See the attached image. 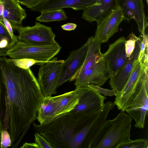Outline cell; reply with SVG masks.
<instances>
[{"mask_svg": "<svg viewBox=\"0 0 148 148\" xmlns=\"http://www.w3.org/2000/svg\"><path fill=\"white\" fill-rule=\"evenodd\" d=\"M0 75L5 90L2 130L9 134L11 147L16 148L36 119L44 97L30 68H19L6 56H1Z\"/></svg>", "mask_w": 148, "mask_h": 148, "instance_id": "cell-1", "label": "cell"}, {"mask_svg": "<svg viewBox=\"0 0 148 148\" xmlns=\"http://www.w3.org/2000/svg\"><path fill=\"white\" fill-rule=\"evenodd\" d=\"M89 115L68 112L46 124L34 123L33 126L52 148H80L82 130Z\"/></svg>", "mask_w": 148, "mask_h": 148, "instance_id": "cell-2", "label": "cell"}, {"mask_svg": "<svg viewBox=\"0 0 148 148\" xmlns=\"http://www.w3.org/2000/svg\"><path fill=\"white\" fill-rule=\"evenodd\" d=\"M132 118L121 110L112 120H105L90 148H119L130 140Z\"/></svg>", "mask_w": 148, "mask_h": 148, "instance_id": "cell-3", "label": "cell"}, {"mask_svg": "<svg viewBox=\"0 0 148 148\" xmlns=\"http://www.w3.org/2000/svg\"><path fill=\"white\" fill-rule=\"evenodd\" d=\"M61 49L56 41L49 45L36 46L26 45L18 40L7 50V54L12 59L28 58L45 62L54 58Z\"/></svg>", "mask_w": 148, "mask_h": 148, "instance_id": "cell-4", "label": "cell"}, {"mask_svg": "<svg viewBox=\"0 0 148 148\" xmlns=\"http://www.w3.org/2000/svg\"><path fill=\"white\" fill-rule=\"evenodd\" d=\"M148 66L138 60L124 87L116 93L114 102L119 110L125 111L139 92Z\"/></svg>", "mask_w": 148, "mask_h": 148, "instance_id": "cell-5", "label": "cell"}, {"mask_svg": "<svg viewBox=\"0 0 148 148\" xmlns=\"http://www.w3.org/2000/svg\"><path fill=\"white\" fill-rule=\"evenodd\" d=\"M64 61L58 60L56 57L49 61L37 64L40 66L37 79L44 97L56 94Z\"/></svg>", "mask_w": 148, "mask_h": 148, "instance_id": "cell-6", "label": "cell"}, {"mask_svg": "<svg viewBox=\"0 0 148 148\" xmlns=\"http://www.w3.org/2000/svg\"><path fill=\"white\" fill-rule=\"evenodd\" d=\"M18 41L32 45H47L56 42V35L50 27L36 22L32 27L21 26L17 29Z\"/></svg>", "mask_w": 148, "mask_h": 148, "instance_id": "cell-7", "label": "cell"}, {"mask_svg": "<svg viewBox=\"0 0 148 148\" xmlns=\"http://www.w3.org/2000/svg\"><path fill=\"white\" fill-rule=\"evenodd\" d=\"M76 88L78 101L74 108L69 113L88 115L100 110L107 99L93 88L87 86Z\"/></svg>", "mask_w": 148, "mask_h": 148, "instance_id": "cell-8", "label": "cell"}, {"mask_svg": "<svg viewBox=\"0 0 148 148\" xmlns=\"http://www.w3.org/2000/svg\"><path fill=\"white\" fill-rule=\"evenodd\" d=\"M148 71L145 73L140 89L135 97L126 108L127 114L135 122L136 128L143 129L148 111Z\"/></svg>", "mask_w": 148, "mask_h": 148, "instance_id": "cell-9", "label": "cell"}, {"mask_svg": "<svg viewBox=\"0 0 148 148\" xmlns=\"http://www.w3.org/2000/svg\"><path fill=\"white\" fill-rule=\"evenodd\" d=\"M125 38L120 37L109 45L107 50L103 54L106 69L110 77L117 74L127 62L129 58L125 49Z\"/></svg>", "mask_w": 148, "mask_h": 148, "instance_id": "cell-10", "label": "cell"}, {"mask_svg": "<svg viewBox=\"0 0 148 148\" xmlns=\"http://www.w3.org/2000/svg\"><path fill=\"white\" fill-rule=\"evenodd\" d=\"M88 46L86 41L81 47L71 51L64 60L58 88L68 81L71 82L76 79L84 61Z\"/></svg>", "mask_w": 148, "mask_h": 148, "instance_id": "cell-11", "label": "cell"}, {"mask_svg": "<svg viewBox=\"0 0 148 148\" xmlns=\"http://www.w3.org/2000/svg\"><path fill=\"white\" fill-rule=\"evenodd\" d=\"M116 1L118 6L121 10L123 20L129 22L131 19L134 20L141 34L145 33L148 23L143 0H116Z\"/></svg>", "mask_w": 148, "mask_h": 148, "instance_id": "cell-12", "label": "cell"}, {"mask_svg": "<svg viewBox=\"0 0 148 148\" xmlns=\"http://www.w3.org/2000/svg\"><path fill=\"white\" fill-rule=\"evenodd\" d=\"M109 78L103 58L89 69L79 72L74 84L75 88L92 85L101 87Z\"/></svg>", "mask_w": 148, "mask_h": 148, "instance_id": "cell-13", "label": "cell"}, {"mask_svg": "<svg viewBox=\"0 0 148 148\" xmlns=\"http://www.w3.org/2000/svg\"><path fill=\"white\" fill-rule=\"evenodd\" d=\"M123 20L121 10L118 6L108 15L97 22L95 37L102 43L107 42L118 32L120 24Z\"/></svg>", "mask_w": 148, "mask_h": 148, "instance_id": "cell-14", "label": "cell"}, {"mask_svg": "<svg viewBox=\"0 0 148 148\" xmlns=\"http://www.w3.org/2000/svg\"><path fill=\"white\" fill-rule=\"evenodd\" d=\"M141 40L140 38L136 42L134 51L125 65L117 74L110 77L109 84L111 88L115 91L116 93L121 92L124 87L135 63L138 60L140 50Z\"/></svg>", "mask_w": 148, "mask_h": 148, "instance_id": "cell-15", "label": "cell"}, {"mask_svg": "<svg viewBox=\"0 0 148 148\" xmlns=\"http://www.w3.org/2000/svg\"><path fill=\"white\" fill-rule=\"evenodd\" d=\"M117 7L116 0H97L83 10L82 18L90 23L95 21L97 23Z\"/></svg>", "mask_w": 148, "mask_h": 148, "instance_id": "cell-16", "label": "cell"}, {"mask_svg": "<svg viewBox=\"0 0 148 148\" xmlns=\"http://www.w3.org/2000/svg\"><path fill=\"white\" fill-rule=\"evenodd\" d=\"M97 0H47L30 9L32 11L41 12L43 11L56 10L70 8L76 10H84L94 4Z\"/></svg>", "mask_w": 148, "mask_h": 148, "instance_id": "cell-17", "label": "cell"}, {"mask_svg": "<svg viewBox=\"0 0 148 148\" xmlns=\"http://www.w3.org/2000/svg\"><path fill=\"white\" fill-rule=\"evenodd\" d=\"M1 0L4 5V17L10 23L13 31H16L27 16L25 10L15 0Z\"/></svg>", "mask_w": 148, "mask_h": 148, "instance_id": "cell-18", "label": "cell"}, {"mask_svg": "<svg viewBox=\"0 0 148 148\" xmlns=\"http://www.w3.org/2000/svg\"><path fill=\"white\" fill-rule=\"evenodd\" d=\"M57 96L44 97L36 118L41 124H47L59 116Z\"/></svg>", "mask_w": 148, "mask_h": 148, "instance_id": "cell-19", "label": "cell"}, {"mask_svg": "<svg viewBox=\"0 0 148 148\" xmlns=\"http://www.w3.org/2000/svg\"><path fill=\"white\" fill-rule=\"evenodd\" d=\"M87 52L83 64L79 72L87 70L103 59L101 51V43L95 37L91 36L87 41Z\"/></svg>", "mask_w": 148, "mask_h": 148, "instance_id": "cell-20", "label": "cell"}, {"mask_svg": "<svg viewBox=\"0 0 148 148\" xmlns=\"http://www.w3.org/2000/svg\"><path fill=\"white\" fill-rule=\"evenodd\" d=\"M57 96L59 116L69 112L78 103V93L76 88Z\"/></svg>", "mask_w": 148, "mask_h": 148, "instance_id": "cell-21", "label": "cell"}, {"mask_svg": "<svg viewBox=\"0 0 148 148\" xmlns=\"http://www.w3.org/2000/svg\"><path fill=\"white\" fill-rule=\"evenodd\" d=\"M41 14L36 18L37 21L44 22L59 21L66 19L65 12L62 9L43 11Z\"/></svg>", "mask_w": 148, "mask_h": 148, "instance_id": "cell-22", "label": "cell"}, {"mask_svg": "<svg viewBox=\"0 0 148 148\" xmlns=\"http://www.w3.org/2000/svg\"><path fill=\"white\" fill-rule=\"evenodd\" d=\"M8 59L16 66L23 69L30 68V67L33 65L41 62L39 61L28 58Z\"/></svg>", "mask_w": 148, "mask_h": 148, "instance_id": "cell-23", "label": "cell"}, {"mask_svg": "<svg viewBox=\"0 0 148 148\" xmlns=\"http://www.w3.org/2000/svg\"><path fill=\"white\" fill-rule=\"evenodd\" d=\"M141 35L143 37L142 40L140 42V50L139 53L138 60L143 62V60H148V34L145 33Z\"/></svg>", "mask_w": 148, "mask_h": 148, "instance_id": "cell-24", "label": "cell"}, {"mask_svg": "<svg viewBox=\"0 0 148 148\" xmlns=\"http://www.w3.org/2000/svg\"><path fill=\"white\" fill-rule=\"evenodd\" d=\"M148 140L144 139H138L130 141L120 145L119 148H148Z\"/></svg>", "mask_w": 148, "mask_h": 148, "instance_id": "cell-25", "label": "cell"}, {"mask_svg": "<svg viewBox=\"0 0 148 148\" xmlns=\"http://www.w3.org/2000/svg\"><path fill=\"white\" fill-rule=\"evenodd\" d=\"M129 39L125 42V49L127 57L129 58L134 49L136 42L140 38L137 37L133 32L128 36Z\"/></svg>", "mask_w": 148, "mask_h": 148, "instance_id": "cell-26", "label": "cell"}, {"mask_svg": "<svg viewBox=\"0 0 148 148\" xmlns=\"http://www.w3.org/2000/svg\"><path fill=\"white\" fill-rule=\"evenodd\" d=\"M0 137V148H7L11 146V142L10 136L7 130H2Z\"/></svg>", "mask_w": 148, "mask_h": 148, "instance_id": "cell-27", "label": "cell"}, {"mask_svg": "<svg viewBox=\"0 0 148 148\" xmlns=\"http://www.w3.org/2000/svg\"><path fill=\"white\" fill-rule=\"evenodd\" d=\"M35 143L38 148H52L51 144L42 136L38 133L34 134Z\"/></svg>", "mask_w": 148, "mask_h": 148, "instance_id": "cell-28", "label": "cell"}, {"mask_svg": "<svg viewBox=\"0 0 148 148\" xmlns=\"http://www.w3.org/2000/svg\"><path fill=\"white\" fill-rule=\"evenodd\" d=\"M88 86L93 88L99 93L103 95L105 97L115 96L116 94L115 91L113 90L105 89L97 86L92 85H88Z\"/></svg>", "mask_w": 148, "mask_h": 148, "instance_id": "cell-29", "label": "cell"}, {"mask_svg": "<svg viewBox=\"0 0 148 148\" xmlns=\"http://www.w3.org/2000/svg\"><path fill=\"white\" fill-rule=\"evenodd\" d=\"M47 0H19L18 2L30 9L43 3Z\"/></svg>", "mask_w": 148, "mask_h": 148, "instance_id": "cell-30", "label": "cell"}, {"mask_svg": "<svg viewBox=\"0 0 148 148\" xmlns=\"http://www.w3.org/2000/svg\"><path fill=\"white\" fill-rule=\"evenodd\" d=\"M3 19L4 25L5 26L12 40L15 43L18 40L17 36L15 35L14 34L12 27L9 22L4 17Z\"/></svg>", "mask_w": 148, "mask_h": 148, "instance_id": "cell-31", "label": "cell"}, {"mask_svg": "<svg viewBox=\"0 0 148 148\" xmlns=\"http://www.w3.org/2000/svg\"><path fill=\"white\" fill-rule=\"evenodd\" d=\"M77 26V25L75 23H68L62 25L61 27L64 30L70 31L75 29Z\"/></svg>", "mask_w": 148, "mask_h": 148, "instance_id": "cell-32", "label": "cell"}, {"mask_svg": "<svg viewBox=\"0 0 148 148\" xmlns=\"http://www.w3.org/2000/svg\"><path fill=\"white\" fill-rule=\"evenodd\" d=\"M4 11L3 3L1 0H0V21L3 24Z\"/></svg>", "mask_w": 148, "mask_h": 148, "instance_id": "cell-33", "label": "cell"}, {"mask_svg": "<svg viewBox=\"0 0 148 148\" xmlns=\"http://www.w3.org/2000/svg\"><path fill=\"white\" fill-rule=\"evenodd\" d=\"M21 148H38V147L35 143H28L26 142L24 143Z\"/></svg>", "mask_w": 148, "mask_h": 148, "instance_id": "cell-34", "label": "cell"}, {"mask_svg": "<svg viewBox=\"0 0 148 148\" xmlns=\"http://www.w3.org/2000/svg\"><path fill=\"white\" fill-rule=\"evenodd\" d=\"M7 49H0V57L7 56Z\"/></svg>", "mask_w": 148, "mask_h": 148, "instance_id": "cell-35", "label": "cell"}, {"mask_svg": "<svg viewBox=\"0 0 148 148\" xmlns=\"http://www.w3.org/2000/svg\"><path fill=\"white\" fill-rule=\"evenodd\" d=\"M148 0H146V2H147V5H148Z\"/></svg>", "mask_w": 148, "mask_h": 148, "instance_id": "cell-36", "label": "cell"}, {"mask_svg": "<svg viewBox=\"0 0 148 148\" xmlns=\"http://www.w3.org/2000/svg\"><path fill=\"white\" fill-rule=\"evenodd\" d=\"M16 0V1H18L19 0Z\"/></svg>", "mask_w": 148, "mask_h": 148, "instance_id": "cell-37", "label": "cell"}]
</instances>
